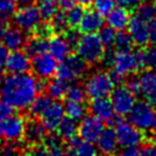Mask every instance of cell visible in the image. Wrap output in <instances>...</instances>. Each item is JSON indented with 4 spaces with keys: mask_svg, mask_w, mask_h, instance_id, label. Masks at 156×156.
<instances>
[{
    "mask_svg": "<svg viewBox=\"0 0 156 156\" xmlns=\"http://www.w3.org/2000/svg\"><path fill=\"white\" fill-rule=\"evenodd\" d=\"M11 115H13V108L2 99H0V121L10 117Z\"/></svg>",
    "mask_w": 156,
    "mask_h": 156,
    "instance_id": "cell-43",
    "label": "cell"
},
{
    "mask_svg": "<svg viewBox=\"0 0 156 156\" xmlns=\"http://www.w3.org/2000/svg\"><path fill=\"white\" fill-rule=\"evenodd\" d=\"M111 96V104L115 111V115L118 117L127 116L134 104L136 102L135 95L126 87V85H117L113 88V90L110 94Z\"/></svg>",
    "mask_w": 156,
    "mask_h": 156,
    "instance_id": "cell-8",
    "label": "cell"
},
{
    "mask_svg": "<svg viewBox=\"0 0 156 156\" xmlns=\"http://www.w3.org/2000/svg\"><path fill=\"white\" fill-rule=\"evenodd\" d=\"M37 0H16V2L18 4V5H21V6H24V5H32V4H34Z\"/></svg>",
    "mask_w": 156,
    "mask_h": 156,
    "instance_id": "cell-53",
    "label": "cell"
},
{
    "mask_svg": "<svg viewBox=\"0 0 156 156\" xmlns=\"http://www.w3.org/2000/svg\"><path fill=\"white\" fill-rule=\"evenodd\" d=\"M115 1H116V5L130 11V10H135L143 0H115Z\"/></svg>",
    "mask_w": 156,
    "mask_h": 156,
    "instance_id": "cell-44",
    "label": "cell"
},
{
    "mask_svg": "<svg viewBox=\"0 0 156 156\" xmlns=\"http://www.w3.org/2000/svg\"><path fill=\"white\" fill-rule=\"evenodd\" d=\"M74 149H76L78 156H99L100 155L98 147L94 144L87 143V141H83V140H80L79 144Z\"/></svg>",
    "mask_w": 156,
    "mask_h": 156,
    "instance_id": "cell-38",
    "label": "cell"
},
{
    "mask_svg": "<svg viewBox=\"0 0 156 156\" xmlns=\"http://www.w3.org/2000/svg\"><path fill=\"white\" fill-rule=\"evenodd\" d=\"M100 40L102 41V44L105 45L106 49H110L111 46H113L115 43V38H116V30L113 28H111L110 26H102L98 33Z\"/></svg>",
    "mask_w": 156,
    "mask_h": 156,
    "instance_id": "cell-37",
    "label": "cell"
},
{
    "mask_svg": "<svg viewBox=\"0 0 156 156\" xmlns=\"http://www.w3.org/2000/svg\"><path fill=\"white\" fill-rule=\"evenodd\" d=\"M76 50L77 54L85 62L94 65V63H99L102 60L106 48L96 33H88V34H83L79 38L76 45Z\"/></svg>",
    "mask_w": 156,
    "mask_h": 156,
    "instance_id": "cell-4",
    "label": "cell"
},
{
    "mask_svg": "<svg viewBox=\"0 0 156 156\" xmlns=\"http://www.w3.org/2000/svg\"><path fill=\"white\" fill-rule=\"evenodd\" d=\"M41 84L38 77L26 73H11L5 77L0 85V98L12 108H29L33 100L39 95Z\"/></svg>",
    "mask_w": 156,
    "mask_h": 156,
    "instance_id": "cell-1",
    "label": "cell"
},
{
    "mask_svg": "<svg viewBox=\"0 0 156 156\" xmlns=\"http://www.w3.org/2000/svg\"><path fill=\"white\" fill-rule=\"evenodd\" d=\"M68 87H69V82L60 77H55L46 83V94L52 100H60L66 96Z\"/></svg>",
    "mask_w": 156,
    "mask_h": 156,
    "instance_id": "cell-24",
    "label": "cell"
},
{
    "mask_svg": "<svg viewBox=\"0 0 156 156\" xmlns=\"http://www.w3.org/2000/svg\"><path fill=\"white\" fill-rule=\"evenodd\" d=\"M139 156H156V145L155 144L144 145L139 151Z\"/></svg>",
    "mask_w": 156,
    "mask_h": 156,
    "instance_id": "cell-47",
    "label": "cell"
},
{
    "mask_svg": "<svg viewBox=\"0 0 156 156\" xmlns=\"http://www.w3.org/2000/svg\"><path fill=\"white\" fill-rule=\"evenodd\" d=\"M63 156H78V155H77V151H76L74 147L68 146V147L65 150V155H63Z\"/></svg>",
    "mask_w": 156,
    "mask_h": 156,
    "instance_id": "cell-52",
    "label": "cell"
},
{
    "mask_svg": "<svg viewBox=\"0 0 156 156\" xmlns=\"http://www.w3.org/2000/svg\"><path fill=\"white\" fill-rule=\"evenodd\" d=\"M155 112L156 111L154 106H151L147 101H138L134 104L127 116L129 122L134 127H136L141 132H146L152 128Z\"/></svg>",
    "mask_w": 156,
    "mask_h": 156,
    "instance_id": "cell-6",
    "label": "cell"
},
{
    "mask_svg": "<svg viewBox=\"0 0 156 156\" xmlns=\"http://www.w3.org/2000/svg\"><path fill=\"white\" fill-rule=\"evenodd\" d=\"M88 72V62H85L78 54L68 55L61 63L57 66L56 76L71 82L78 78H82Z\"/></svg>",
    "mask_w": 156,
    "mask_h": 156,
    "instance_id": "cell-5",
    "label": "cell"
},
{
    "mask_svg": "<svg viewBox=\"0 0 156 156\" xmlns=\"http://www.w3.org/2000/svg\"><path fill=\"white\" fill-rule=\"evenodd\" d=\"M4 66L10 73H26L32 67V60L26 51L15 50L9 54Z\"/></svg>",
    "mask_w": 156,
    "mask_h": 156,
    "instance_id": "cell-15",
    "label": "cell"
},
{
    "mask_svg": "<svg viewBox=\"0 0 156 156\" xmlns=\"http://www.w3.org/2000/svg\"><path fill=\"white\" fill-rule=\"evenodd\" d=\"M147 35L149 43L156 45V16L147 21Z\"/></svg>",
    "mask_w": 156,
    "mask_h": 156,
    "instance_id": "cell-42",
    "label": "cell"
},
{
    "mask_svg": "<svg viewBox=\"0 0 156 156\" xmlns=\"http://www.w3.org/2000/svg\"><path fill=\"white\" fill-rule=\"evenodd\" d=\"M128 33L130 34L133 41L138 46H146L149 43L147 35V22L139 18L138 16H132L128 23Z\"/></svg>",
    "mask_w": 156,
    "mask_h": 156,
    "instance_id": "cell-16",
    "label": "cell"
},
{
    "mask_svg": "<svg viewBox=\"0 0 156 156\" xmlns=\"http://www.w3.org/2000/svg\"><path fill=\"white\" fill-rule=\"evenodd\" d=\"M65 116L66 115H65L63 104L55 100V101H51V104L43 111V113L39 117L46 132H55Z\"/></svg>",
    "mask_w": 156,
    "mask_h": 156,
    "instance_id": "cell-13",
    "label": "cell"
},
{
    "mask_svg": "<svg viewBox=\"0 0 156 156\" xmlns=\"http://www.w3.org/2000/svg\"><path fill=\"white\" fill-rule=\"evenodd\" d=\"M27 41V37L26 33L20 29L18 27H11L7 28L5 32V35L2 38V43L4 45L9 49V50H21L22 48H24Z\"/></svg>",
    "mask_w": 156,
    "mask_h": 156,
    "instance_id": "cell-23",
    "label": "cell"
},
{
    "mask_svg": "<svg viewBox=\"0 0 156 156\" xmlns=\"http://www.w3.org/2000/svg\"><path fill=\"white\" fill-rule=\"evenodd\" d=\"M139 151L138 146H124L118 152V156H139Z\"/></svg>",
    "mask_w": 156,
    "mask_h": 156,
    "instance_id": "cell-46",
    "label": "cell"
},
{
    "mask_svg": "<svg viewBox=\"0 0 156 156\" xmlns=\"http://www.w3.org/2000/svg\"><path fill=\"white\" fill-rule=\"evenodd\" d=\"M63 108H65V115L77 122L80 121L83 117H85L88 111L84 102L71 101V100H66V102L63 104Z\"/></svg>",
    "mask_w": 156,
    "mask_h": 156,
    "instance_id": "cell-26",
    "label": "cell"
},
{
    "mask_svg": "<svg viewBox=\"0 0 156 156\" xmlns=\"http://www.w3.org/2000/svg\"><path fill=\"white\" fill-rule=\"evenodd\" d=\"M152 128L156 130V112H155V117H154V123H152Z\"/></svg>",
    "mask_w": 156,
    "mask_h": 156,
    "instance_id": "cell-57",
    "label": "cell"
},
{
    "mask_svg": "<svg viewBox=\"0 0 156 156\" xmlns=\"http://www.w3.org/2000/svg\"><path fill=\"white\" fill-rule=\"evenodd\" d=\"M63 37L66 38V40L68 41V44L71 45V48H76V45H77V43H78L79 38H80L79 33H78L74 28L67 29V30L65 32V35H63Z\"/></svg>",
    "mask_w": 156,
    "mask_h": 156,
    "instance_id": "cell-41",
    "label": "cell"
},
{
    "mask_svg": "<svg viewBox=\"0 0 156 156\" xmlns=\"http://www.w3.org/2000/svg\"><path fill=\"white\" fill-rule=\"evenodd\" d=\"M48 44H49V40L44 37H40V35H34L30 39H27L26 41V52L30 56H35V55H39V54H43V52H46L48 51Z\"/></svg>",
    "mask_w": 156,
    "mask_h": 156,
    "instance_id": "cell-25",
    "label": "cell"
},
{
    "mask_svg": "<svg viewBox=\"0 0 156 156\" xmlns=\"http://www.w3.org/2000/svg\"><path fill=\"white\" fill-rule=\"evenodd\" d=\"M102 26H104V16H101L95 9L84 10L83 17L78 24L79 30L83 34L98 33Z\"/></svg>",
    "mask_w": 156,
    "mask_h": 156,
    "instance_id": "cell-17",
    "label": "cell"
},
{
    "mask_svg": "<svg viewBox=\"0 0 156 156\" xmlns=\"http://www.w3.org/2000/svg\"><path fill=\"white\" fill-rule=\"evenodd\" d=\"M4 78H5V72H4L2 66H0V85H1V83L4 80Z\"/></svg>",
    "mask_w": 156,
    "mask_h": 156,
    "instance_id": "cell-55",
    "label": "cell"
},
{
    "mask_svg": "<svg viewBox=\"0 0 156 156\" xmlns=\"http://www.w3.org/2000/svg\"><path fill=\"white\" fill-rule=\"evenodd\" d=\"M152 5H154V10H155V16H156V0H152Z\"/></svg>",
    "mask_w": 156,
    "mask_h": 156,
    "instance_id": "cell-58",
    "label": "cell"
},
{
    "mask_svg": "<svg viewBox=\"0 0 156 156\" xmlns=\"http://www.w3.org/2000/svg\"><path fill=\"white\" fill-rule=\"evenodd\" d=\"M12 18L16 27L22 29L24 33L35 32L39 24L43 22V18L38 7L34 6L33 4L18 7Z\"/></svg>",
    "mask_w": 156,
    "mask_h": 156,
    "instance_id": "cell-7",
    "label": "cell"
},
{
    "mask_svg": "<svg viewBox=\"0 0 156 156\" xmlns=\"http://www.w3.org/2000/svg\"><path fill=\"white\" fill-rule=\"evenodd\" d=\"M89 110H90L91 115L96 116L98 118H100L102 121L112 122V119L115 118V111H113L111 100L107 96L91 99L90 105H89Z\"/></svg>",
    "mask_w": 156,
    "mask_h": 156,
    "instance_id": "cell-19",
    "label": "cell"
},
{
    "mask_svg": "<svg viewBox=\"0 0 156 156\" xmlns=\"http://www.w3.org/2000/svg\"><path fill=\"white\" fill-rule=\"evenodd\" d=\"M130 20V13L127 9L124 7H113L111 10V12L106 16V22L107 26H110L111 28H113L115 30H124L128 27Z\"/></svg>",
    "mask_w": 156,
    "mask_h": 156,
    "instance_id": "cell-22",
    "label": "cell"
},
{
    "mask_svg": "<svg viewBox=\"0 0 156 156\" xmlns=\"http://www.w3.org/2000/svg\"><path fill=\"white\" fill-rule=\"evenodd\" d=\"M154 144L156 145V130H155V134H154Z\"/></svg>",
    "mask_w": 156,
    "mask_h": 156,
    "instance_id": "cell-59",
    "label": "cell"
},
{
    "mask_svg": "<svg viewBox=\"0 0 156 156\" xmlns=\"http://www.w3.org/2000/svg\"><path fill=\"white\" fill-rule=\"evenodd\" d=\"M30 152H32L33 156H48V149L45 147L44 144L35 145V146L32 149Z\"/></svg>",
    "mask_w": 156,
    "mask_h": 156,
    "instance_id": "cell-48",
    "label": "cell"
},
{
    "mask_svg": "<svg viewBox=\"0 0 156 156\" xmlns=\"http://www.w3.org/2000/svg\"><path fill=\"white\" fill-rule=\"evenodd\" d=\"M20 154L17 141H4L0 144V156H18Z\"/></svg>",
    "mask_w": 156,
    "mask_h": 156,
    "instance_id": "cell-39",
    "label": "cell"
},
{
    "mask_svg": "<svg viewBox=\"0 0 156 156\" xmlns=\"http://www.w3.org/2000/svg\"><path fill=\"white\" fill-rule=\"evenodd\" d=\"M71 45L66 40V38L61 34H55L49 39L48 52L51 54L57 61H63L71 52Z\"/></svg>",
    "mask_w": 156,
    "mask_h": 156,
    "instance_id": "cell-21",
    "label": "cell"
},
{
    "mask_svg": "<svg viewBox=\"0 0 156 156\" xmlns=\"http://www.w3.org/2000/svg\"><path fill=\"white\" fill-rule=\"evenodd\" d=\"M133 45H134V41L128 32L119 30L118 33H116V38L113 43V46L116 48V50H129L133 48Z\"/></svg>",
    "mask_w": 156,
    "mask_h": 156,
    "instance_id": "cell-34",
    "label": "cell"
},
{
    "mask_svg": "<svg viewBox=\"0 0 156 156\" xmlns=\"http://www.w3.org/2000/svg\"><path fill=\"white\" fill-rule=\"evenodd\" d=\"M115 6H116L115 0H94L95 10L104 17H106Z\"/></svg>",
    "mask_w": 156,
    "mask_h": 156,
    "instance_id": "cell-40",
    "label": "cell"
},
{
    "mask_svg": "<svg viewBox=\"0 0 156 156\" xmlns=\"http://www.w3.org/2000/svg\"><path fill=\"white\" fill-rule=\"evenodd\" d=\"M115 133L117 136L118 145L121 147L124 146H140L144 141V134L140 129L134 127L130 122L117 121Z\"/></svg>",
    "mask_w": 156,
    "mask_h": 156,
    "instance_id": "cell-9",
    "label": "cell"
},
{
    "mask_svg": "<svg viewBox=\"0 0 156 156\" xmlns=\"http://www.w3.org/2000/svg\"><path fill=\"white\" fill-rule=\"evenodd\" d=\"M45 136H46V129L44 128L40 121L32 119L29 122H26L23 139L27 144L33 145V146L43 144Z\"/></svg>",
    "mask_w": 156,
    "mask_h": 156,
    "instance_id": "cell-20",
    "label": "cell"
},
{
    "mask_svg": "<svg viewBox=\"0 0 156 156\" xmlns=\"http://www.w3.org/2000/svg\"><path fill=\"white\" fill-rule=\"evenodd\" d=\"M118 146L119 145L117 141V136L115 129L112 128H105L96 140V147L104 156H112L117 152Z\"/></svg>",
    "mask_w": 156,
    "mask_h": 156,
    "instance_id": "cell-18",
    "label": "cell"
},
{
    "mask_svg": "<svg viewBox=\"0 0 156 156\" xmlns=\"http://www.w3.org/2000/svg\"><path fill=\"white\" fill-rule=\"evenodd\" d=\"M50 26L52 28V32H56L57 34H62L68 29V23L66 18V13L63 11L56 12L51 20H50Z\"/></svg>",
    "mask_w": 156,
    "mask_h": 156,
    "instance_id": "cell-31",
    "label": "cell"
},
{
    "mask_svg": "<svg viewBox=\"0 0 156 156\" xmlns=\"http://www.w3.org/2000/svg\"><path fill=\"white\" fill-rule=\"evenodd\" d=\"M52 99L48 95V94H39L34 100L33 102L30 104L29 106V112L32 116H40L43 113V111L51 104Z\"/></svg>",
    "mask_w": 156,
    "mask_h": 156,
    "instance_id": "cell-30",
    "label": "cell"
},
{
    "mask_svg": "<svg viewBox=\"0 0 156 156\" xmlns=\"http://www.w3.org/2000/svg\"><path fill=\"white\" fill-rule=\"evenodd\" d=\"M18 156H33V155H32V152L29 151V152H22V154H20Z\"/></svg>",
    "mask_w": 156,
    "mask_h": 156,
    "instance_id": "cell-56",
    "label": "cell"
},
{
    "mask_svg": "<svg viewBox=\"0 0 156 156\" xmlns=\"http://www.w3.org/2000/svg\"><path fill=\"white\" fill-rule=\"evenodd\" d=\"M26 119L20 115H11L0 121V140L18 141L23 138Z\"/></svg>",
    "mask_w": 156,
    "mask_h": 156,
    "instance_id": "cell-10",
    "label": "cell"
},
{
    "mask_svg": "<svg viewBox=\"0 0 156 156\" xmlns=\"http://www.w3.org/2000/svg\"><path fill=\"white\" fill-rule=\"evenodd\" d=\"M66 98H67V100H71V101L84 102V100L87 98L84 87H82V85H79L77 83L76 84H69L68 90L66 93Z\"/></svg>",
    "mask_w": 156,
    "mask_h": 156,
    "instance_id": "cell-36",
    "label": "cell"
},
{
    "mask_svg": "<svg viewBox=\"0 0 156 156\" xmlns=\"http://www.w3.org/2000/svg\"><path fill=\"white\" fill-rule=\"evenodd\" d=\"M57 134L65 139V140H69L72 138H74L78 133V122L65 116L63 119L61 121V123L57 127Z\"/></svg>",
    "mask_w": 156,
    "mask_h": 156,
    "instance_id": "cell-27",
    "label": "cell"
},
{
    "mask_svg": "<svg viewBox=\"0 0 156 156\" xmlns=\"http://www.w3.org/2000/svg\"><path fill=\"white\" fill-rule=\"evenodd\" d=\"M105 129L104 121L94 115H87L78 123V135L80 140L95 144L101 132Z\"/></svg>",
    "mask_w": 156,
    "mask_h": 156,
    "instance_id": "cell-11",
    "label": "cell"
},
{
    "mask_svg": "<svg viewBox=\"0 0 156 156\" xmlns=\"http://www.w3.org/2000/svg\"><path fill=\"white\" fill-rule=\"evenodd\" d=\"M74 5H76L74 0H58V9L60 11H63V12H67Z\"/></svg>",
    "mask_w": 156,
    "mask_h": 156,
    "instance_id": "cell-49",
    "label": "cell"
},
{
    "mask_svg": "<svg viewBox=\"0 0 156 156\" xmlns=\"http://www.w3.org/2000/svg\"><path fill=\"white\" fill-rule=\"evenodd\" d=\"M58 61L48 51L35 55L32 58V69L34 76L40 79H50L56 74Z\"/></svg>",
    "mask_w": 156,
    "mask_h": 156,
    "instance_id": "cell-12",
    "label": "cell"
},
{
    "mask_svg": "<svg viewBox=\"0 0 156 156\" xmlns=\"http://www.w3.org/2000/svg\"><path fill=\"white\" fill-rule=\"evenodd\" d=\"M135 16H138L139 18L144 20V21H149L151 18L155 17V10H154V5L152 1L150 0H143L138 7L135 9Z\"/></svg>",
    "mask_w": 156,
    "mask_h": 156,
    "instance_id": "cell-33",
    "label": "cell"
},
{
    "mask_svg": "<svg viewBox=\"0 0 156 156\" xmlns=\"http://www.w3.org/2000/svg\"><path fill=\"white\" fill-rule=\"evenodd\" d=\"M16 0H0V18L9 21L13 17L17 10Z\"/></svg>",
    "mask_w": 156,
    "mask_h": 156,
    "instance_id": "cell-35",
    "label": "cell"
},
{
    "mask_svg": "<svg viewBox=\"0 0 156 156\" xmlns=\"http://www.w3.org/2000/svg\"><path fill=\"white\" fill-rule=\"evenodd\" d=\"M9 49L4 45V44H0V66H4L7 57H9Z\"/></svg>",
    "mask_w": 156,
    "mask_h": 156,
    "instance_id": "cell-50",
    "label": "cell"
},
{
    "mask_svg": "<svg viewBox=\"0 0 156 156\" xmlns=\"http://www.w3.org/2000/svg\"><path fill=\"white\" fill-rule=\"evenodd\" d=\"M140 94L154 107H156V69H146L138 77Z\"/></svg>",
    "mask_w": 156,
    "mask_h": 156,
    "instance_id": "cell-14",
    "label": "cell"
},
{
    "mask_svg": "<svg viewBox=\"0 0 156 156\" xmlns=\"http://www.w3.org/2000/svg\"><path fill=\"white\" fill-rule=\"evenodd\" d=\"M140 67L147 68V69H156V48H144L143 50L138 51Z\"/></svg>",
    "mask_w": 156,
    "mask_h": 156,
    "instance_id": "cell-29",
    "label": "cell"
},
{
    "mask_svg": "<svg viewBox=\"0 0 156 156\" xmlns=\"http://www.w3.org/2000/svg\"><path fill=\"white\" fill-rule=\"evenodd\" d=\"M84 10H85V9L83 7V5L77 4V5H74L72 9H69L67 12H65V13H66V18H67V23H68V27H69V28H76V27H78V24H79L82 17H83Z\"/></svg>",
    "mask_w": 156,
    "mask_h": 156,
    "instance_id": "cell-32",
    "label": "cell"
},
{
    "mask_svg": "<svg viewBox=\"0 0 156 156\" xmlns=\"http://www.w3.org/2000/svg\"><path fill=\"white\" fill-rule=\"evenodd\" d=\"M83 87L87 96L90 99L106 98L116 87V82L111 73L105 71H95L88 76Z\"/></svg>",
    "mask_w": 156,
    "mask_h": 156,
    "instance_id": "cell-3",
    "label": "cell"
},
{
    "mask_svg": "<svg viewBox=\"0 0 156 156\" xmlns=\"http://www.w3.org/2000/svg\"><path fill=\"white\" fill-rule=\"evenodd\" d=\"M74 2L79 4V5H83V6H88V5L93 4L94 0H74Z\"/></svg>",
    "mask_w": 156,
    "mask_h": 156,
    "instance_id": "cell-54",
    "label": "cell"
},
{
    "mask_svg": "<svg viewBox=\"0 0 156 156\" xmlns=\"http://www.w3.org/2000/svg\"><path fill=\"white\" fill-rule=\"evenodd\" d=\"M101 61L106 62V65L112 68L111 76L116 83L124 77L134 74L139 68H141L138 51H133L132 49L116 51L106 50Z\"/></svg>",
    "mask_w": 156,
    "mask_h": 156,
    "instance_id": "cell-2",
    "label": "cell"
},
{
    "mask_svg": "<svg viewBox=\"0 0 156 156\" xmlns=\"http://www.w3.org/2000/svg\"><path fill=\"white\" fill-rule=\"evenodd\" d=\"M126 87L134 94V95H138L140 94V85H139V79L136 77H130L126 84Z\"/></svg>",
    "mask_w": 156,
    "mask_h": 156,
    "instance_id": "cell-45",
    "label": "cell"
},
{
    "mask_svg": "<svg viewBox=\"0 0 156 156\" xmlns=\"http://www.w3.org/2000/svg\"><path fill=\"white\" fill-rule=\"evenodd\" d=\"M38 1V10L41 15V18L45 21H50L51 17L60 11L58 9V0H37Z\"/></svg>",
    "mask_w": 156,
    "mask_h": 156,
    "instance_id": "cell-28",
    "label": "cell"
},
{
    "mask_svg": "<svg viewBox=\"0 0 156 156\" xmlns=\"http://www.w3.org/2000/svg\"><path fill=\"white\" fill-rule=\"evenodd\" d=\"M7 29V22L2 18H0V43L2 41V38L5 35V32Z\"/></svg>",
    "mask_w": 156,
    "mask_h": 156,
    "instance_id": "cell-51",
    "label": "cell"
}]
</instances>
